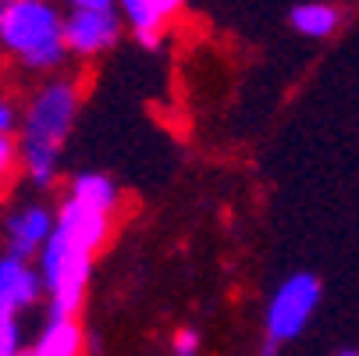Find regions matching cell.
I'll return each instance as SVG.
<instances>
[{
    "label": "cell",
    "mask_w": 359,
    "mask_h": 356,
    "mask_svg": "<svg viewBox=\"0 0 359 356\" xmlns=\"http://www.w3.org/2000/svg\"><path fill=\"white\" fill-rule=\"evenodd\" d=\"M79 114V86L68 79L46 82L18 114V161L36 185H54L65 139Z\"/></svg>",
    "instance_id": "cell-1"
},
{
    "label": "cell",
    "mask_w": 359,
    "mask_h": 356,
    "mask_svg": "<svg viewBox=\"0 0 359 356\" xmlns=\"http://www.w3.org/2000/svg\"><path fill=\"white\" fill-rule=\"evenodd\" d=\"M0 43L25 68H57L65 61L61 15L46 0H11L0 18Z\"/></svg>",
    "instance_id": "cell-2"
},
{
    "label": "cell",
    "mask_w": 359,
    "mask_h": 356,
    "mask_svg": "<svg viewBox=\"0 0 359 356\" xmlns=\"http://www.w3.org/2000/svg\"><path fill=\"white\" fill-rule=\"evenodd\" d=\"M93 271V253H82L68 246L57 232H50V239L39 249V282L50 292V321H68L82 310L86 285Z\"/></svg>",
    "instance_id": "cell-3"
},
{
    "label": "cell",
    "mask_w": 359,
    "mask_h": 356,
    "mask_svg": "<svg viewBox=\"0 0 359 356\" xmlns=\"http://www.w3.org/2000/svg\"><path fill=\"white\" fill-rule=\"evenodd\" d=\"M320 303V278L317 275H292L281 282V289L274 292V299L267 303V342L281 345L288 338H299L306 331V324H310L313 310Z\"/></svg>",
    "instance_id": "cell-4"
},
{
    "label": "cell",
    "mask_w": 359,
    "mask_h": 356,
    "mask_svg": "<svg viewBox=\"0 0 359 356\" xmlns=\"http://www.w3.org/2000/svg\"><path fill=\"white\" fill-rule=\"evenodd\" d=\"M61 32H65V50L79 58H96L111 50L121 39V18L111 11H72L68 18H61Z\"/></svg>",
    "instance_id": "cell-5"
},
{
    "label": "cell",
    "mask_w": 359,
    "mask_h": 356,
    "mask_svg": "<svg viewBox=\"0 0 359 356\" xmlns=\"http://www.w3.org/2000/svg\"><path fill=\"white\" fill-rule=\"evenodd\" d=\"M54 232H57L68 246H75V249H82V253H96L100 246H104L107 232H111V214L93 211V207H86V203H79V199L68 196V199L61 203V211H57Z\"/></svg>",
    "instance_id": "cell-6"
},
{
    "label": "cell",
    "mask_w": 359,
    "mask_h": 356,
    "mask_svg": "<svg viewBox=\"0 0 359 356\" xmlns=\"http://www.w3.org/2000/svg\"><path fill=\"white\" fill-rule=\"evenodd\" d=\"M54 232V218L46 207H22L4 221V242H8V257L15 261H32L39 257L43 242Z\"/></svg>",
    "instance_id": "cell-7"
},
{
    "label": "cell",
    "mask_w": 359,
    "mask_h": 356,
    "mask_svg": "<svg viewBox=\"0 0 359 356\" xmlns=\"http://www.w3.org/2000/svg\"><path fill=\"white\" fill-rule=\"evenodd\" d=\"M43 296L39 275L15 257H0V321H15V314L29 310Z\"/></svg>",
    "instance_id": "cell-8"
},
{
    "label": "cell",
    "mask_w": 359,
    "mask_h": 356,
    "mask_svg": "<svg viewBox=\"0 0 359 356\" xmlns=\"http://www.w3.org/2000/svg\"><path fill=\"white\" fill-rule=\"evenodd\" d=\"M82 342H86V335H82V324L75 317L50 321L46 331L36 338V345L29 352H22V356H79Z\"/></svg>",
    "instance_id": "cell-9"
},
{
    "label": "cell",
    "mask_w": 359,
    "mask_h": 356,
    "mask_svg": "<svg viewBox=\"0 0 359 356\" xmlns=\"http://www.w3.org/2000/svg\"><path fill=\"white\" fill-rule=\"evenodd\" d=\"M68 196L79 199V203H86V207H93V211H104V214H114L118 211V185L107 175H96V171L79 175L72 182Z\"/></svg>",
    "instance_id": "cell-10"
},
{
    "label": "cell",
    "mask_w": 359,
    "mask_h": 356,
    "mask_svg": "<svg viewBox=\"0 0 359 356\" xmlns=\"http://www.w3.org/2000/svg\"><path fill=\"white\" fill-rule=\"evenodd\" d=\"M341 25V11L334 4H324V0H310V4H299L292 11V29H299L302 36L324 39Z\"/></svg>",
    "instance_id": "cell-11"
},
{
    "label": "cell",
    "mask_w": 359,
    "mask_h": 356,
    "mask_svg": "<svg viewBox=\"0 0 359 356\" xmlns=\"http://www.w3.org/2000/svg\"><path fill=\"white\" fill-rule=\"evenodd\" d=\"M121 11L135 32V39L146 46V50H157L161 46V32H164V18L153 11L146 0H121Z\"/></svg>",
    "instance_id": "cell-12"
},
{
    "label": "cell",
    "mask_w": 359,
    "mask_h": 356,
    "mask_svg": "<svg viewBox=\"0 0 359 356\" xmlns=\"http://www.w3.org/2000/svg\"><path fill=\"white\" fill-rule=\"evenodd\" d=\"M18 168H22V161H18V143H15L11 136H0V199L11 192Z\"/></svg>",
    "instance_id": "cell-13"
},
{
    "label": "cell",
    "mask_w": 359,
    "mask_h": 356,
    "mask_svg": "<svg viewBox=\"0 0 359 356\" xmlns=\"http://www.w3.org/2000/svg\"><path fill=\"white\" fill-rule=\"evenodd\" d=\"M0 356H22V349H18V324L15 321H0Z\"/></svg>",
    "instance_id": "cell-14"
},
{
    "label": "cell",
    "mask_w": 359,
    "mask_h": 356,
    "mask_svg": "<svg viewBox=\"0 0 359 356\" xmlns=\"http://www.w3.org/2000/svg\"><path fill=\"white\" fill-rule=\"evenodd\" d=\"M11 128H18V107L8 96H0V136H11Z\"/></svg>",
    "instance_id": "cell-15"
},
{
    "label": "cell",
    "mask_w": 359,
    "mask_h": 356,
    "mask_svg": "<svg viewBox=\"0 0 359 356\" xmlns=\"http://www.w3.org/2000/svg\"><path fill=\"white\" fill-rule=\"evenodd\" d=\"M196 349H199V335H196L192 328H182V331L175 335V352H178V356H196Z\"/></svg>",
    "instance_id": "cell-16"
},
{
    "label": "cell",
    "mask_w": 359,
    "mask_h": 356,
    "mask_svg": "<svg viewBox=\"0 0 359 356\" xmlns=\"http://www.w3.org/2000/svg\"><path fill=\"white\" fill-rule=\"evenodd\" d=\"M146 4H149L153 11H157L164 22H168V18H175V15L182 11V0H146Z\"/></svg>",
    "instance_id": "cell-17"
},
{
    "label": "cell",
    "mask_w": 359,
    "mask_h": 356,
    "mask_svg": "<svg viewBox=\"0 0 359 356\" xmlns=\"http://www.w3.org/2000/svg\"><path fill=\"white\" fill-rule=\"evenodd\" d=\"M75 11H111L114 0H72Z\"/></svg>",
    "instance_id": "cell-18"
},
{
    "label": "cell",
    "mask_w": 359,
    "mask_h": 356,
    "mask_svg": "<svg viewBox=\"0 0 359 356\" xmlns=\"http://www.w3.org/2000/svg\"><path fill=\"white\" fill-rule=\"evenodd\" d=\"M8 4H11V0H0V18H4V11H8Z\"/></svg>",
    "instance_id": "cell-19"
},
{
    "label": "cell",
    "mask_w": 359,
    "mask_h": 356,
    "mask_svg": "<svg viewBox=\"0 0 359 356\" xmlns=\"http://www.w3.org/2000/svg\"><path fill=\"white\" fill-rule=\"evenodd\" d=\"M338 356H359V352H355V349H345V352H338Z\"/></svg>",
    "instance_id": "cell-20"
}]
</instances>
